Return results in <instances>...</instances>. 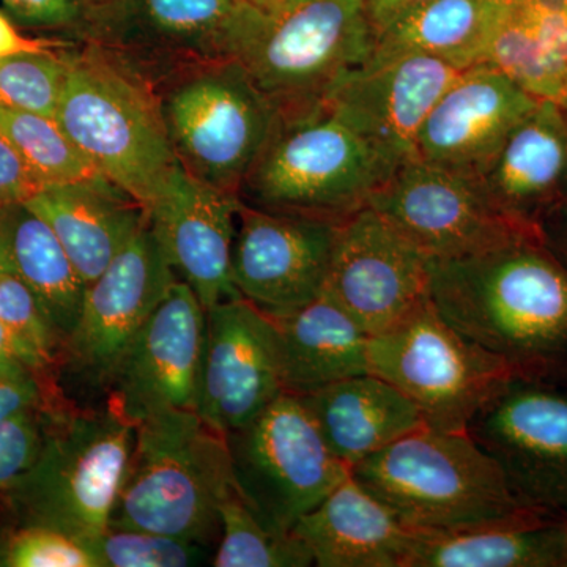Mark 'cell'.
Instances as JSON below:
<instances>
[{
    "instance_id": "obj_1",
    "label": "cell",
    "mask_w": 567,
    "mask_h": 567,
    "mask_svg": "<svg viewBox=\"0 0 567 567\" xmlns=\"http://www.w3.org/2000/svg\"><path fill=\"white\" fill-rule=\"evenodd\" d=\"M431 300L513 375L567 383V270L540 233L465 259L432 260Z\"/></svg>"
},
{
    "instance_id": "obj_2",
    "label": "cell",
    "mask_w": 567,
    "mask_h": 567,
    "mask_svg": "<svg viewBox=\"0 0 567 567\" xmlns=\"http://www.w3.org/2000/svg\"><path fill=\"white\" fill-rule=\"evenodd\" d=\"M350 475L416 533L548 522L517 502L494 458L466 432L425 425L358 462Z\"/></svg>"
},
{
    "instance_id": "obj_3",
    "label": "cell",
    "mask_w": 567,
    "mask_h": 567,
    "mask_svg": "<svg viewBox=\"0 0 567 567\" xmlns=\"http://www.w3.org/2000/svg\"><path fill=\"white\" fill-rule=\"evenodd\" d=\"M235 491L226 435L194 410H171L134 425L110 528L142 529L213 546L219 506Z\"/></svg>"
},
{
    "instance_id": "obj_4",
    "label": "cell",
    "mask_w": 567,
    "mask_h": 567,
    "mask_svg": "<svg viewBox=\"0 0 567 567\" xmlns=\"http://www.w3.org/2000/svg\"><path fill=\"white\" fill-rule=\"evenodd\" d=\"M375 50L365 0L246 3L233 59L278 107L281 121L322 110L347 74Z\"/></svg>"
},
{
    "instance_id": "obj_5",
    "label": "cell",
    "mask_w": 567,
    "mask_h": 567,
    "mask_svg": "<svg viewBox=\"0 0 567 567\" xmlns=\"http://www.w3.org/2000/svg\"><path fill=\"white\" fill-rule=\"evenodd\" d=\"M54 118L92 166L144 208L178 164L158 93L92 44L70 52Z\"/></svg>"
},
{
    "instance_id": "obj_6",
    "label": "cell",
    "mask_w": 567,
    "mask_h": 567,
    "mask_svg": "<svg viewBox=\"0 0 567 567\" xmlns=\"http://www.w3.org/2000/svg\"><path fill=\"white\" fill-rule=\"evenodd\" d=\"M134 440V424L110 405L71 412L52 406L35 464L2 498L18 527L39 525L84 546L110 528Z\"/></svg>"
},
{
    "instance_id": "obj_7",
    "label": "cell",
    "mask_w": 567,
    "mask_h": 567,
    "mask_svg": "<svg viewBox=\"0 0 567 567\" xmlns=\"http://www.w3.org/2000/svg\"><path fill=\"white\" fill-rule=\"evenodd\" d=\"M395 166L322 110L281 121L240 189L241 203L342 224L371 203Z\"/></svg>"
},
{
    "instance_id": "obj_8",
    "label": "cell",
    "mask_w": 567,
    "mask_h": 567,
    "mask_svg": "<svg viewBox=\"0 0 567 567\" xmlns=\"http://www.w3.org/2000/svg\"><path fill=\"white\" fill-rule=\"evenodd\" d=\"M167 134L193 177L238 194L281 125L278 107L240 62L196 66L159 89Z\"/></svg>"
},
{
    "instance_id": "obj_9",
    "label": "cell",
    "mask_w": 567,
    "mask_h": 567,
    "mask_svg": "<svg viewBox=\"0 0 567 567\" xmlns=\"http://www.w3.org/2000/svg\"><path fill=\"white\" fill-rule=\"evenodd\" d=\"M369 371L420 410L427 427L466 432L513 372L436 311L432 300L369 339Z\"/></svg>"
},
{
    "instance_id": "obj_10",
    "label": "cell",
    "mask_w": 567,
    "mask_h": 567,
    "mask_svg": "<svg viewBox=\"0 0 567 567\" xmlns=\"http://www.w3.org/2000/svg\"><path fill=\"white\" fill-rule=\"evenodd\" d=\"M226 440L235 488L271 532H292L350 475L293 394L284 393Z\"/></svg>"
},
{
    "instance_id": "obj_11",
    "label": "cell",
    "mask_w": 567,
    "mask_h": 567,
    "mask_svg": "<svg viewBox=\"0 0 567 567\" xmlns=\"http://www.w3.org/2000/svg\"><path fill=\"white\" fill-rule=\"evenodd\" d=\"M241 0H96L76 31L153 89L183 71L233 59Z\"/></svg>"
},
{
    "instance_id": "obj_12",
    "label": "cell",
    "mask_w": 567,
    "mask_h": 567,
    "mask_svg": "<svg viewBox=\"0 0 567 567\" xmlns=\"http://www.w3.org/2000/svg\"><path fill=\"white\" fill-rule=\"evenodd\" d=\"M466 434L494 458L525 509L567 524V383L511 377Z\"/></svg>"
},
{
    "instance_id": "obj_13",
    "label": "cell",
    "mask_w": 567,
    "mask_h": 567,
    "mask_svg": "<svg viewBox=\"0 0 567 567\" xmlns=\"http://www.w3.org/2000/svg\"><path fill=\"white\" fill-rule=\"evenodd\" d=\"M385 216L432 260H457L498 248L518 235L539 233L505 218L480 178L410 158L372 196Z\"/></svg>"
},
{
    "instance_id": "obj_14",
    "label": "cell",
    "mask_w": 567,
    "mask_h": 567,
    "mask_svg": "<svg viewBox=\"0 0 567 567\" xmlns=\"http://www.w3.org/2000/svg\"><path fill=\"white\" fill-rule=\"evenodd\" d=\"M432 259L372 207L336 230L323 295L375 336L431 300Z\"/></svg>"
},
{
    "instance_id": "obj_15",
    "label": "cell",
    "mask_w": 567,
    "mask_h": 567,
    "mask_svg": "<svg viewBox=\"0 0 567 567\" xmlns=\"http://www.w3.org/2000/svg\"><path fill=\"white\" fill-rule=\"evenodd\" d=\"M177 279L147 221L85 289L61 354L70 374L85 386L107 390L123 354Z\"/></svg>"
},
{
    "instance_id": "obj_16",
    "label": "cell",
    "mask_w": 567,
    "mask_h": 567,
    "mask_svg": "<svg viewBox=\"0 0 567 567\" xmlns=\"http://www.w3.org/2000/svg\"><path fill=\"white\" fill-rule=\"evenodd\" d=\"M205 341L207 308L177 279L123 354L107 405L134 425L171 410L196 412Z\"/></svg>"
},
{
    "instance_id": "obj_17",
    "label": "cell",
    "mask_w": 567,
    "mask_h": 567,
    "mask_svg": "<svg viewBox=\"0 0 567 567\" xmlns=\"http://www.w3.org/2000/svg\"><path fill=\"white\" fill-rule=\"evenodd\" d=\"M462 71L421 52L374 50L324 107L398 167L415 158L421 126Z\"/></svg>"
},
{
    "instance_id": "obj_18",
    "label": "cell",
    "mask_w": 567,
    "mask_h": 567,
    "mask_svg": "<svg viewBox=\"0 0 567 567\" xmlns=\"http://www.w3.org/2000/svg\"><path fill=\"white\" fill-rule=\"evenodd\" d=\"M336 230V224L241 203L233 249L238 295L268 317L312 303L323 295Z\"/></svg>"
},
{
    "instance_id": "obj_19",
    "label": "cell",
    "mask_w": 567,
    "mask_h": 567,
    "mask_svg": "<svg viewBox=\"0 0 567 567\" xmlns=\"http://www.w3.org/2000/svg\"><path fill=\"white\" fill-rule=\"evenodd\" d=\"M286 393L270 317L237 297L207 309V341L196 412L226 435Z\"/></svg>"
},
{
    "instance_id": "obj_20",
    "label": "cell",
    "mask_w": 567,
    "mask_h": 567,
    "mask_svg": "<svg viewBox=\"0 0 567 567\" xmlns=\"http://www.w3.org/2000/svg\"><path fill=\"white\" fill-rule=\"evenodd\" d=\"M240 205L238 194L200 182L181 163L145 205L148 226L175 274L207 309L240 297L233 281Z\"/></svg>"
},
{
    "instance_id": "obj_21",
    "label": "cell",
    "mask_w": 567,
    "mask_h": 567,
    "mask_svg": "<svg viewBox=\"0 0 567 567\" xmlns=\"http://www.w3.org/2000/svg\"><path fill=\"white\" fill-rule=\"evenodd\" d=\"M539 102L494 66L466 69L429 112L417 134L416 156L480 178Z\"/></svg>"
},
{
    "instance_id": "obj_22",
    "label": "cell",
    "mask_w": 567,
    "mask_h": 567,
    "mask_svg": "<svg viewBox=\"0 0 567 567\" xmlns=\"http://www.w3.org/2000/svg\"><path fill=\"white\" fill-rule=\"evenodd\" d=\"M492 205L509 221L539 230L567 200V112L543 100L511 133L480 177Z\"/></svg>"
},
{
    "instance_id": "obj_23",
    "label": "cell",
    "mask_w": 567,
    "mask_h": 567,
    "mask_svg": "<svg viewBox=\"0 0 567 567\" xmlns=\"http://www.w3.org/2000/svg\"><path fill=\"white\" fill-rule=\"evenodd\" d=\"M25 204L50 224L85 286L147 224L144 205L102 174L44 186Z\"/></svg>"
},
{
    "instance_id": "obj_24",
    "label": "cell",
    "mask_w": 567,
    "mask_h": 567,
    "mask_svg": "<svg viewBox=\"0 0 567 567\" xmlns=\"http://www.w3.org/2000/svg\"><path fill=\"white\" fill-rule=\"evenodd\" d=\"M292 533L319 567H405L415 537L352 475L301 517Z\"/></svg>"
},
{
    "instance_id": "obj_25",
    "label": "cell",
    "mask_w": 567,
    "mask_h": 567,
    "mask_svg": "<svg viewBox=\"0 0 567 567\" xmlns=\"http://www.w3.org/2000/svg\"><path fill=\"white\" fill-rule=\"evenodd\" d=\"M297 398L331 453L349 468L425 427L416 405L374 374L350 377Z\"/></svg>"
},
{
    "instance_id": "obj_26",
    "label": "cell",
    "mask_w": 567,
    "mask_h": 567,
    "mask_svg": "<svg viewBox=\"0 0 567 567\" xmlns=\"http://www.w3.org/2000/svg\"><path fill=\"white\" fill-rule=\"evenodd\" d=\"M270 320L287 394H309L339 380L371 374V336L324 295L298 311Z\"/></svg>"
},
{
    "instance_id": "obj_27",
    "label": "cell",
    "mask_w": 567,
    "mask_h": 567,
    "mask_svg": "<svg viewBox=\"0 0 567 567\" xmlns=\"http://www.w3.org/2000/svg\"><path fill=\"white\" fill-rule=\"evenodd\" d=\"M0 274L14 276L35 293L65 344L87 286L50 224L25 203L0 207Z\"/></svg>"
},
{
    "instance_id": "obj_28",
    "label": "cell",
    "mask_w": 567,
    "mask_h": 567,
    "mask_svg": "<svg viewBox=\"0 0 567 567\" xmlns=\"http://www.w3.org/2000/svg\"><path fill=\"white\" fill-rule=\"evenodd\" d=\"M565 524L516 522L446 533H416L405 567H565Z\"/></svg>"
},
{
    "instance_id": "obj_29",
    "label": "cell",
    "mask_w": 567,
    "mask_h": 567,
    "mask_svg": "<svg viewBox=\"0 0 567 567\" xmlns=\"http://www.w3.org/2000/svg\"><path fill=\"white\" fill-rule=\"evenodd\" d=\"M505 0H427L375 37L377 51H415L457 70L481 65Z\"/></svg>"
},
{
    "instance_id": "obj_30",
    "label": "cell",
    "mask_w": 567,
    "mask_h": 567,
    "mask_svg": "<svg viewBox=\"0 0 567 567\" xmlns=\"http://www.w3.org/2000/svg\"><path fill=\"white\" fill-rule=\"evenodd\" d=\"M535 99L563 103L567 91V21L505 0L484 62Z\"/></svg>"
},
{
    "instance_id": "obj_31",
    "label": "cell",
    "mask_w": 567,
    "mask_h": 567,
    "mask_svg": "<svg viewBox=\"0 0 567 567\" xmlns=\"http://www.w3.org/2000/svg\"><path fill=\"white\" fill-rule=\"evenodd\" d=\"M221 535L212 565L215 567H308L315 565L303 540L290 533L271 532L257 520L237 488L219 506Z\"/></svg>"
},
{
    "instance_id": "obj_32",
    "label": "cell",
    "mask_w": 567,
    "mask_h": 567,
    "mask_svg": "<svg viewBox=\"0 0 567 567\" xmlns=\"http://www.w3.org/2000/svg\"><path fill=\"white\" fill-rule=\"evenodd\" d=\"M0 134L44 186L100 174L50 115L0 106Z\"/></svg>"
},
{
    "instance_id": "obj_33",
    "label": "cell",
    "mask_w": 567,
    "mask_h": 567,
    "mask_svg": "<svg viewBox=\"0 0 567 567\" xmlns=\"http://www.w3.org/2000/svg\"><path fill=\"white\" fill-rule=\"evenodd\" d=\"M70 69V52L47 51L0 58V106L54 117Z\"/></svg>"
},
{
    "instance_id": "obj_34",
    "label": "cell",
    "mask_w": 567,
    "mask_h": 567,
    "mask_svg": "<svg viewBox=\"0 0 567 567\" xmlns=\"http://www.w3.org/2000/svg\"><path fill=\"white\" fill-rule=\"evenodd\" d=\"M99 567H189L212 561V547L142 529L107 528L89 543Z\"/></svg>"
},
{
    "instance_id": "obj_35",
    "label": "cell",
    "mask_w": 567,
    "mask_h": 567,
    "mask_svg": "<svg viewBox=\"0 0 567 567\" xmlns=\"http://www.w3.org/2000/svg\"><path fill=\"white\" fill-rule=\"evenodd\" d=\"M0 567H99L81 540L39 525H22L0 540Z\"/></svg>"
},
{
    "instance_id": "obj_36",
    "label": "cell",
    "mask_w": 567,
    "mask_h": 567,
    "mask_svg": "<svg viewBox=\"0 0 567 567\" xmlns=\"http://www.w3.org/2000/svg\"><path fill=\"white\" fill-rule=\"evenodd\" d=\"M0 320L51 365L61 360L63 338L35 293L14 276L0 274Z\"/></svg>"
},
{
    "instance_id": "obj_37",
    "label": "cell",
    "mask_w": 567,
    "mask_h": 567,
    "mask_svg": "<svg viewBox=\"0 0 567 567\" xmlns=\"http://www.w3.org/2000/svg\"><path fill=\"white\" fill-rule=\"evenodd\" d=\"M51 409L29 410L0 423V495L39 458Z\"/></svg>"
},
{
    "instance_id": "obj_38",
    "label": "cell",
    "mask_w": 567,
    "mask_h": 567,
    "mask_svg": "<svg viewBox=\"0 0 567 567\" xmlns=\"http://www.w3.org/2000/svg\"><path fill=\"white\" fill-rule=\"evenodd\" d=\"M41 374L21 361L0 360V423L22 412L50 406Z\"/></svg>"
},
{
    "instance_id": "obj_39",
    "label": "cell",
    "mask_w": 567,
    "mask_h": 567,
    "mask_svg": "<svg viewBox=\"0 0 567 567\" xmlns=\"http://www.w3.org/2000/svg\"><path fill=\"white\" fill-rule=\"evenodd\" d=\"M11 20L28 28L76 29L82 18L80 0H2Z\"/></svg>"
},
{
    "instance_id": "obj_40",
    "label": "cell",
    "mask_w": 567,
    "mask_h": 567,
    "mask_svg": "<svg viewBox=\"0 0 567 567\" xmlns=\"http://www.w3.org/2000/svg\"><path fill=\"white\" fill-rule=\"evenodd\" d=\"M43 188V183L33 175L9 141L0 134V207L25 203Z\"/></svg>"
},
{
    "instance_id": "obj_41",
    "label": "cell",
    "mask_w": 567,
    "mask_h": 567,
    "mask_svg": "<svg viewBox=\"0 0 567 567\" xmlns=\"http://www.w3.org/2000/svg\"><path fill=\"white\" fill-rule=\"evenodd\" d=\"M66 43L44 39H32L20 32L9 14L0 11V58L24 54V52L63 51Z\"/></svg>"
},
{
    "instance_id": "obj_42",
    "label": "cell",
    "mask_w": 567,
    "mask_h": 567,
    "mask_svg": "<svg viewBox=\"0 0 567 567\" xmlns=\"http://www.w3.org/2000/svg\"><path fill=\"white\" fill-rule=\"evenodd\" d=\"M425 2L427 0H365V14L377 37L395 20Z\"/></svg>"
},
{
    "instance_id": "obj_43",
    "label": "cell",
    "mask_w": 567,
    "mask_h": 567,
    "mask_svg": "<svg viewBox=\"0 0 567 567\" xmlns=\"http://www.w3.org/2000/svg\"><path fill=\"white\" fill-rule=\"evenodd\" d=\"M0 360L21 361L40 372H47L50 369L47 361L31 346L25 344L20 336L14 334L2 320H0Z\"/></svg>"
},
{
    "instance_id": "obj_44",
    "label": "cell",
    "mask_w": 567,
    "mask_h": 567,
    "mask_svg": "<svg viewBox=\"0 0 567 567\" xmlns=\"http://www.w3.org/2000/svg\"><path fill=\"white\" fill-rule=\"evenodd\" d=\"M539 233L544 244L567 270V200L544 219Z\"/></svg>"
},
{
    "instance_id": "obj_45",
    "label": "cell",
    "mask_w": 567,
    "mask_h": 567,
    "mask_svg": "<svg viewBox=\"0 0 567 567\" xmlns=\"http://www.w3.org/2000/svg\"><path fill=\"white\" fill-rule=\"evenodd\" d=\"M241 2L251 3V6L260 7V9H265V7H270L275 0H241Z\"/></svg>"
},
{
    "instance_id": "obj_46",
    "label": "cell",
    "mask_w": 567,
    "mask_h": 567,
    "mask_svg": "<svg viewBox=\"0 0 567 567\" xmlns=\"http://www.w3.org/2000/svg\"><path fill=\"white\" fill-rule=\"evenodd\" d=\"M563 107H565L566 112H567V91H566V95H565V100H563Z\"/></svg>"
},
{
    "instance_id": "obj_47",
    "label": "cell",
    "mask_w": 567,
    "mask_h": 567,
    "mask_svg": "<svg viewBox=\"0 0 567 567\" xmlns=\"http://www.w3.org/2000/svg\"><path fill=\"white\" fill-rule=\"evenodd\" d=\"M80 2L84 6V3L96 2V0H80Z\"/></svg>"
},
{
    "instance_id": "obj_48",
    "label": "cell",
    "mask_w": 567,
    "mask_h": 567,
    "mask_svg": "<svg viewBox=\"0 0 567 567\" xmlns=\"http://www.w3.org/2000/svg\"><path fill=\"white\" fill-rule=\"evenodd\" d=\"M565 525H566V533H567V524H565ZM565 567H567V557H566V565H565Z\"/></svg>"
}]
</instances>
